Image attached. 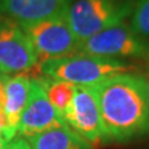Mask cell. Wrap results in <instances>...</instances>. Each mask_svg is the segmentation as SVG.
I'll return each instance as SVG.
<instances>
[{
    "mask_svg": "<svg viewBox=\"0 0 149 149\" xmlns=\"http://www.w3.org/2000/svg\"><path fill=\"white\" fill-rule=\"evenodd\" d=\"M5 117L10 137L17 136V127L21 114L29 100L31 77L27 73H16L5 81Z\"/></svg>",
    "mask_w": 149,
    "mask_h": 149,
    "instance_id": "10",
    "label": "cell"
},
{
    "mask_svg": "<svg viewBox=\"0 0 149 149\" xmlns=\"http://www.w3.org/2000/svg\"><path fill=\"white\" fill-rule=\"evenodd\" d=\"M31 42L37 57V66L52 60L78 52L80 41L70 26L66 15L20 25Z\"/></svg>",
    "mask_w": 149,
    "mask_h": 149,
    "instance_id": "5",
    "label": "cell"
},
{
    "mask_svg": "<svg viewBox=\"0 0 149 149\" xmlns=\"http://www.w3.org/2000/svg\"><path fill=\"white\" fill-rule=\"evenodd\" d=\"M72 0H0V14L19 25L42 21L66 13Z\"/></svg>",
    "mask_w": 149,
    "mask_h": 149,
    "instance_id": "9",
    "label": "cell"
},
{
    "mask_svg": "<svg viewBox=\"0 0 149 149\" xmlns=\"http://www.w3.org/2000/svg\"><path fill=\"white\" fill-rule=\"evenodd\" d=\"M60 125L67 124L51 104L40 81L37 78H31L29 100L19 122L17 136L30 139L45 130Z\"/></svg>",
    "mask_w": 149,
    "mask_h": 149,
    "instance_id": "8",
    "label": "cell"
},
{
    "mask_svg": "<svg viewBox=\"0 0 149 149\" xmlns=\"http://www.w3.org/2000/svg\"><path fill=\"white\" fill-rule=\"evenodd\" d=\"M130 27L136 34L149 39V0H134Z\"/></svg>",
    "mask_w": 149,
    "mask_h": 149,
    "instance_id": "13",
    "label": "cell"
},
{
    "mask_svg": "<svg viewBox=\"0 0 149 149\" xmlns=\"http://www.w3.org/2000/svg\"><path fill=\"white\" fill-rule=\"evenodd\" d=\"M8 142H9V141H6V139H1V138H0V149H3L4 146H5Z\"/></svg>",
    "mask_w": 149,
    "mask_h": 149,
    "instance_id": "17",
    "label": "cell"
},
{
    "mask_svg": "<svg viewBox=\"0 0 149 149\" xmlns=\"http://www.w3.org/2000/svg\"><path fill=\"white\" fill-rule=\"evenodd\" d=\"M9 77V74H5V73H3V72H0V83L4 82L6 80V78Z\"/></svg>",
    "mask_w": 149,
    "mask_h": 149,
    "instance_id": "16",
    "label": "cell"
},
{
    "mask_svg": "<svg viewBox=\"0 0 149 149\" xmlns=\"http://www.w3.org/2000/svg\"><path fill=\"white\" fill-rule=\"evenodd\" d=\"M144 78H146V82H147V88H148V93H149V72L144 76Z\"/></svg>",
    "mask_w": 149,
    "mask_h": 149,
    "instance_id": "18",
    "label": "cell"
},
{
    "mask_svg": "<svg viewBox=\"0 0 149 149\" xmlns=\"http://www.w3.org/2000/svg\"><path fill=\"white\" fill-rule=\"evenodd\" d=\"M37 70V57L20 25L0 14V72L30 73Z\"/></svg>",
    "mask_w": 149,
    "mask_h": 149,
    "instance_id": "6",
    "label": "cell"
},
{
    "mask_svg": "<svg viewBox=\"0 0 149 149\" xmlns=\"http://www.w3.org/2000/svg\"><path fill=\"white\" fill-rule=\"evenodd\" d=\"M93 87L106 141L128 142L149 134V93L144 76L120 73Z\"/></svg>",
    "mask_w": 149,
    "mask_h": 149,
    "instance_id": "1",
    "label": "cell"
},
{
    "mask_svg": "<svg viewBox=\"0 0 149 149\" xmlns=\"http://www.w3.org/2000/svg\"><path fill=\"white\" fill-rule=\"evenodd\" d=\"M62 118L67 127L93 147L106 141L98 101L93 86L74 87L72 104Z\"/></svg>",
    "mask_w": 149,
    "mask_h": 149,
    "instance_id": "7",
    "label": "cell"
},
{
    "mask_svg": "<svg viewBox=\"0 0 149 149\" xmlns=\"http://www.w3.org/2000/svg\"><path fill=\"white\" fill-rule=\"evenodd\" d=\"M134 0H72L66 19L80 45L130 16Z\"/></svg>",
    "mask_w": 149,
    "mask_h": 149,
    "instance_id": "3",
    "label": "cell"
},
{
    "mask_svg": "<svg viewBox=\"0 0 149 149\" xmlns=\"http://www.w3.org/2000/svg\"><path fill=\"white\" fill-rule=\"evenodd\" d=\"M137 68L138 65L133 62L76 52L41 63L37 66L36 77L66 81L74 86H96L116 74L136 72Z\"/></svg>",
    "mask_w": 149,
    "mask_h": 149,
    "instance_id": "2",
    "label": "cell"
},
{
    "mask_svg": "<svg viewBox=\"0 0 149 149\" xmlns=\"http://www.w3.org/2000/svg\"><path fill=\"white\" fill-rule=\"evenodd\" d=\"M36 78L42 85L51 104L55 107V109L58 112L60 116L63 117L72 104L76 86L66 81L51 80V78H46L42 76H39Z\"/></svg>",
    "mask_w": 149,
    "mask_h": 149,
    "instance_id": "12",
    "label": "cell"
},
{
    "mask_svg": "<svg viewBox=\"0 0 149 149\" xmlns=\"http://www.w3.org/2000/svg\"><path fill=\"white\" fill-rule=\"evenodd\" d=\"M0 138H1V139H6V141H10V139H13L10 137V134H9V130H8L5 113H1V112H0Z\"/></svg>",
    "mask_w": 149,
    "mask_h": 149,
    "instance_id": "15",
    "label": "cell"
},
{
    "mask_svg": "<svg viewBox=\"0 0 149 149\" xmlns=\"http://www.w3.org/2000/svg\"><path fill=\"white\" fill-rule=\"evenodd\" d=\"M3 149H31V146L27 139L22 138V137H14L13 139H10Z\"/></svg>",
    "mask_w": 149,
    "mask_h": 149,
    "instance_id": "14",
    "label": "cell"
},
{
    "mask_svg": "<svg viewBox=\"0 0 149 149\" xmlns=\"http://www.w3.org/2000/svg\"><path fill=\"white\" fill-rule=\"evenodd\" d=\"M31 149H92L93 146L85 141L76 132L60 125L27 139Z\"/></svg>",
    "mask_w": 149,
    "mask_h": 149,
    "instance_id": "11",
    "label": "cell"
},
{
    "mask_svg": "<svg viewBox=\"0 0 149 149\" xmlns=\"http://www.w3.org/2000/svg\"><path fill=\"white\" fill-rule=\"evenodd\" d=\"M78 52L127 62L143 61L149 63V39L136 34L123 21L83 41Z\"/></svg>",
    "mask_w": 149,
    "mask_h": 149,
    "instance_id": "4",
    "label": "cell"
}]
</instances>
